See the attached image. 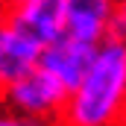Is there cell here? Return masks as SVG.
I'll return each instance as SVG.
<instances>
[{"label":"cell","mask_w":126,"mask_h":126,"mask_svg":"<svg viewBox=\"0 0 126 126\" xmlns=\"http://www.w3.org/2000/svg\"><path fill=\"white\" fill-rule=\"evenodd\" d=\"M91 53H94V44H85V41H76V38L62 35V38H56L53 44L41 47L38 67H44L47 73H53L64 88L70 91V88L82 79L85 67L91 62Z\"/></svg>","instance_id":"obj_5"},{"label":"cell","mask_w":126,"mask_h":126,"mask_svg":"<svg viewBox=\"0 0 126 126\" xmlns=\"http://www.w3.org/2000/svg\"><path fill=\"white\" fill-rule=\"evenodd\" d=\"M64 100H67V88L53 73H47L44 67L35 64L30 73H24L21 79H15L12 85H6L0 91V109L12 111V114L56 123L64 109Z\"/></svg>","instance_id":"obj_2"},{"label":"cell","mask_w":126,"mask_h":126,"mask_svg":"<svg viewBox=\"0 0 126 126\" xmlns=\"http://www.w3.org/2000/svg\"><path fill=\"white\" fill-rule=\"evenodd\" d=\"M0 114H3V111H0Z\"/></svg>","instance_id":"obj_10"},{"label":"cell","mask_w":126,"mask_h":126,"mask_svg":"<svg viewBox=\"0 0 126 126\" xmlns=\"http://www.w3.org/2000/svg\"><path fill=\"white\" fill-rule=\"evenodd\" d=\"M0 15L38 47H47L64 35L62 0H12L0 9Z\"/></svg>","instance_id":"obj_3"},{"label":"cell","mask_w":126,"mask_h":126,"mask_svg":"<svg viewBox=\"0 0 126 126\" xmlns=\"http://www.w3.org/2000/svg\"><path fill=\"white\" fill-rule=\"evenodd\" d=\"M56 126H126V41L94 44L82 79L67 91Z\"/></svg>","instance_id":"obj_1"},{"label":"cell","mask_w":126,"mask_h":126,"mask_svg":"<svg viewBox=\"0 0 126 126\" xmlns=\"http://www.w3.org/2000/svg\"><path fill=\"white\" fill-rule=\"evenodd\" d=\"M0 126H56L50 120H38V117H24V114H12V111H3L0 114Z\"/></svg>","instance_id":"obj_7"},{"label":"cell","mask_w":126,"mask_h":126,"mask_svg":"<svg viewBox=\"0 0 126 126\" xmlns=\"http://www.w3.org/2000/svg\"><path fill=\"white\" fill-rule=\"evenodd\" d=\"M41 47L30 41L24 32H18L3 15H0V91L30 73L38 64Z\"/></svg>","instance_id":"obj_6"},{"label":"cell","mask_w":126,"mask_h":126,"mask_svg":"<svg viewBox=\"0 0 126 126\" xmlns=\"http://www.w3.org/2000/svg\"><path fill=\"white\" fill-rule=\"evenodd\" d=\"M62 15L67 38L100 44L111 35L114 0H62Z\"/></svg>","instance_id":"obj_4"},{"label":"cell","mask_w":126,"mask_h":126,"mask_svg":"<svg viewBox=\"0 0 126 126\" xmlns=\"http://www.w3.org/2000/svg\"><path fill=\"white\" fill-rule=\"evenodd\" d=\"M111 35L126 41V0H114V18H111Z\"/></svg>","instance_id":"obj_8"},{"label":"cell","mask_w":126,"mask_h":126,"mask_svg":"<svg viewBox=\"0 0 126 126\" xmlns=\"http://www.w3.org/2000/svg\"><path fill=\"white\" fill-rule=\"evenodd\" d=\"M9 3H12V0H0V9H3V6H9Z\"/></svg>","instance_id":"obj_9"}]
</instances>
